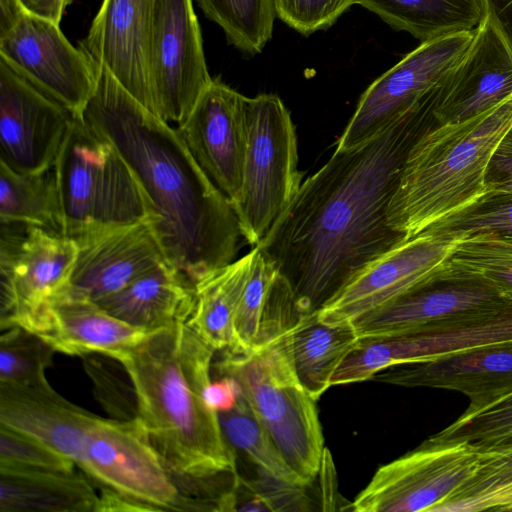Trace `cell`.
I'll list each match as a JSON object with an SVG mask.
<instances>
[{
  "instance_id": "cell-34",
  "label": "cell",
  "mask_w": 512,
  "mask_h": 512,
  "mask_svg": "<svg viewBox=\"0 0 512 512\" xmlns=\"http://www.w3.org/2000/svg\"><path fill=\"white\" fill-rule=\"evenodd\" d=\"M228 41L249 54L261 52L271 39L276 16L273 0H196Z\"/></svg>"
},
{
  "instance_id": "cell-3",
  "label": "cell",
  "mask_w": 512,
  "mask_h": 512,
  "mask_svg": "<svg viewBox=\"0 0 512 512\" xmlns=\"http://www.w3.org/2000/svg\"><path fill=\"white\" fill-rule=\"evenodd\" d=\"M214 352L181 321L150 332L115 359L131 380L136 417L154 448L193 489L237 473L235 451L205 395Z\"/></svg>"
},
{
  "instance_id": "cell-33",
  "label": "cell",
  "mask_w": 512,
  "mask_h": 512,
  "mask_svg": "<svg viewBox=\"0 0 512 512\" xmlns=\"http://www.w3.org/2000/svg\"><path fill=\"white\" fill-rule=\"evenodd\" d=\"M251 271L234 317L235 351H249L275 338L271 329V286L277 273L255 246Z\"/></svg>"
},
{
  "instance_id": "cell-26",
  "label": "cell",
  "mask_w": 512,
  "mask_h": 512,
  "mask_svg": "<svg viewBox=\"0 0 512 512\" xmlns=\"http://www.w3.org/2000/svg\"><path fill=\"white\" fill-rule=\"evenodd\" d=\"M99 496L79 473L0 463V512H97Z\"/></svg>"
},
{
  "instance_id": "cell-13",
  "label": "cell",
  "mask_w": 512,
  "mask_h": 512,
  "mask_svg": "<svg viewBox=\"0 0 512 512\" xmlns=\"http://www.w3.org/2000/svg\"><path fill=\"white\" fill-rule=\"evenodd\" d=\"M479 458L462 444L431 445L380 466L350 504L357 512H434L471 474Z\"/></svg>"
},
{
  "instance_id": "cell-7",
  "label": "cell",
  "mask_w": 512,
  "mask_h": 512,
  "mask_svg": "<svg viewBox=\"0 0 512 512\" xmlns=\"http://www.w3.org/2000/svg\"><path fill=\"white\" fill-rule=\"evenodd\" d=\"M242 185L233 208L242 236L256 246L301 185L297 137L289 110L274 94L246 98Z\"/></svg>"
},
{
  "instance_id": "cell-8",
  "label": "cell",
  "mask_w": 512,
  "mask_h": 512,
  "mask_svg": "<svg viewBox=\"0 0 512 512\" xmlns=\"http://www.w3.org/2000/svg\"><path fill=\"white\" fill-rule=\"evenodd\" d=\"M79 467L103 488L141 502L151 511H206L166 465L137 417L95 416Z\"/></svg>"
},
{
  "instance_id": "cell-36",
  "label": "cell",
  "mask_w": 512,
  "mask_h": 512,
  "mask_svg": "<svg viewBox=\"0 0 512 512\" xmlns=\"http://www.w3.org/2000/svg\"><path fill=\"white\" fill-rule=\"evenodd\" d=\"M423 231L451 238L492 233L512 239V194L485 189L475 201Z\"/></svg>"
},
{
  "instance_id": "cell-22",
  "label": "cell",
  "mask_w": 512,
  "mask_h": 512,
  "mask_svg": "<svg viewBox=\"0 0 512 512\" xmlns=\"http://www.w3.org/2000/svg\"><path fill=\"white\" fill-rule=\"evenodd\" d=\"M371 380L459 392L469 400L463 414L474 413L512 394V340L394 365Z\"/></svg>"
},
{
  "instance_id": "cell-17",
  "label": "cell",
  "mask_w": 512,
  "mask_h": 512,
  "mask_svg": "<svg viewBox=\"0 0 512 512\" xmlns=\"http://www.w3.org/2000/svg\"><path fill=\"white\" fill-rule=\"evenodd\" d=\"M510 299L490 280L447 261L434 278L352 323L360 338L396 335Z\"/></svg>"
},
{
  "instance_id": "cell-30",
  "label": "cell",
  "mask_w": 512,
  "mask_h": 512,
  "mask_svg": "<svg viewBox=\"0 0 512 512\" xmlns=\"http://www.w3.org/2000/svg\"><path fill=\"white\" fill-rule=\"evenodd\" d=\"M0 220L5 224L36 226L63 235L54 167L19 173L0 162Z\"/></svg>"
},
{
  "instance_id": "cell-9",
  "label": "cell",
  "mask_w": 512,
  "mask_h": 512,
  "mask_svg": "<svg viewBox=\"0 0 512 512\" xmlns=\"http://www.w3.org/2000/svg\"><path fill=\"white\" fill-rule=\"evenodd\" d=\"M474 31L421 42L361 95L336 151L356 148L404 115L434 105L440 87L468 49Z\"/></svg>"
},
{
  "instance_id": "cell-45",
  "label": "cell",
  "mask_w": 512,
  "mask_h": 512,
  "mask_svg": "<svg viewBox=\"0 0 512 512\" xmlns=\"http://www.w3.org/2000/svg\"><path fill=\"white\" fill-rule=\"evenodd\" d=\"M486 3L512 41V0H486Z\"/></svg>"
},
{
  "instance_id": "cell-14",
  "label": "cell",
  "mask_w": 512,
  "mask_h": 512,
  "mask_svg": "<svg viewBox=\"0 0 512 512\" xmlns=\"http://www.w3.org/2000/svg\"><path fill=\"white\" fill-rule=\"evenodd\" d=\"M0 57L75 117H82L95 90V68L58 23L24 10L0 31Z\"/></svg>"
},
{
  "instance_id": "cell-1",
  "label": "cell",
  "mask_w": 512,
  "mask_h": 512,
  "mask_svg": "<svg viewBox=\"0 0 512 512\" xmlns=\"http://www.w3.org/2000/svg\"><path fill=\"white\" fill-rule=\"evenodd\" d=\"M432 108L404 115L356 148L335 150L256 245L288 281L302 313L318 310L406 238L390 227L388 207L411 147L436 124Z\"/></svg>"
},
{
  "instance_id": "cell-32",
  "label": "cell",
  "mask_w": 512,
  "mask_h": 512,
  "mask_svg": "<svg viewBox=\"0 0 512 512\" xmlns=\"http://www.w3.org/2000/svg\"><path fill=\"white\" fill-rule=\"evenodd\" d=\"M512 512V449L479 452L471 474L434 512Z\"/></svg>"
},
{
  "instance_id": "cell-10",
  "label": "cell",
  "mask_w": 512,
  "mask_h": 512,
  "mask_svg": "<svg viewBox=\"0 0 512 512\" xmlns=\"http://www.w3.org/2000/svg\"><path fill=\"white\" fill-rule=\"evenodd\" d=\"M512 340V299L454 316L409 332L360 338L334 374L338 385L371 380L394 365Z\"/></svg>"
},
{
  "instance_id": "cell-19",
  "label": "cell",
  "mask_w": 512,
  "mask_h": 512,
  "mask_svg": "<svg viewBox=\"0 0 512 512\" xmlns=\"http://www.w3.org/2000/svg\"><path fill=\"white\" fill-rule=\"evenodd\" d=\"M512 96V41L487 6L473 39L439 89L436 124L485 112Z\"/></svg>"
},
{
  "instance_id": "cell-18",
  "label": "cell",
  "mask_w": 512,
  "mask_h": 512,
  "mask_svg": "<svg viewBox=\"0 0 512 512\" xmlns=\"http://www.w3.org/2000/svg\"><path fill=\"white\" fill-rule=\"evenodd\" d=\"M246 98L219 79H212L188 117L177 126L196 162L232 206L242 185Z\"/></svg>"
},
{
  "instance_id": "cell-4",
  "label": "cell",
  "mask_w": 512,
  "mask_h": 512,
  "mask_svg": "<svg viewBox=\"0 0 512 512\" xmlns=\"http://www.w3.org/2000/svg\"><path fill=\"white\" fill-rule=\"evenodd\" d=\"M512 126V96L466 120L435 124L413 144L388 207L406 238L480 197L498 143Z\"/></svg>"
},
{
  "instance_id": "cell-2",
  "label": "cell",
  "mask_w": 512,
  "mask_h": 512,
  "mask_svg": "<svg viewBox=\"0 0 512 512\" xmlns=\"http://www.w3.org/2000/svg\"><path fill=\"white\" fill-rule=\"evenodd\" d=\"M95 90L82 117L136 175L167 260L192 282L234 261L242 236L229 199L196 162L177 128L142 106L93 62Z\"/></svg>"
},
{
  "instance_id": "cell-12",
  "label": "cell",
  "mask_w": 512,
  "mask_h": 512,
  "mask_svg": "<svg viewBox=\"0 0 512 512\" xmlns=\"http://www.w3.org/2000/svg\"><path fill=\"white\" fill-rule=\"evenodd\" d=\"M150 74L156 115L182 124L213 79L193 0H154Z\"/></svg>"
},
{
  "instance_id": "cell-39",
  "label": "cell",
  "mask_w": 512,
  "mask_h": 512,
  "mask_svg": "<svg viewBox=\"0 0 512 512\" xmlns=\"http://www.w3.org/2000/svg\"><path fill=\"white\" fill-rule=\"evenodd\" d=\"M305 487L287 484L258 473L256 479L240 475L235 489L237 511H306L310 499Z\"/></svg>"
},
{
  "instance_id": "cell-25",
  "label": "cell",
  "mask_w": 512,
  "mask_h": 512,
  "mask_svg": "<svg viewBox=\"0 0 512 512\" xmlns=\"http://www.w3.org/2000/svg\"><path fill=\"white\" fill-rule=\"evenodd\" d=\"M195 300L194 283L166 262L95 303L117 319L152 332L187 321Z\"/></svg>"
},
{
  "instance_id": "cell-27",
  "label": "cell",
  "mask_w": 512,
  "mask_h": 512,
  "mask_svg": "<svg viewBox=\"0 0 512 512\" xmlns=\"http://www.w3.org/2000/svg\"><path fill=\"white\" fill-rule=\"evenodd\" d=\"M360 337L352 322L324 323L317 310L302 313L290 329V347L296 374L317 401L331 387L332 377Z\"/></svg>"
},
{
  "instance_id": "cell-43",
  "label": "cell",
  "mask_w": 512,
  "mask_h": 512,
  "mask_svg": "<svg viewBox=\"0 0 512 512\" xmlns=\"http://www.w3.org/2000/svg\"><path fill=\"white\" fill-rule=\"evenodd\" d=\"M208 405L217 413L232 409L238 402L240 390L236 382L226 376L211 381L206 389Z\"/></svg>"
},
{
  "instance_id": "cell-44",
  "label": "cell",
  "mask_w": 512,
  "mask_h": 512,
  "mask_svg": "<svg viewBox=\"0 0 512 512\" xmlns=\"http://www.w3.org/2000/svg\"><path fill=\"white\" fill-rule=\"evenodd\" d=\"M23 9L35 16L60 23L66 7L72 0H18Z\"/></svg>"
},
{
  "instance_id": "cell-23",
  "label": "cell",
  "mask_w": 512,
  "mask_h": 512,
  "mask_svg": "<svg viewBox=\"0 0 512 512\" xmlns=\"http://www.w3.org/2000/svg\"><path fill=\"white\" fill-rule=\"evenodd\" d=\"M95 416L66 400L47 380L32 385L0 383V424L36 438L77 466Z\"/></svg>"
},
{
  "instance_id": "cell-16",
  "label": "cell",
  "mask_w": 512,
  "mask_h": 512,
  "mask_svg": "<svg viewBox=\"0 0 512 512\" xmlns=\"http://www.w3.org/2000/svg\"><path fill=\"white\" fill-rule=\"evenodd\" d=\"M74 117L0 57V162L19 173L51 168Z\"/></svg>"
},
{
  "instance_id": "cell-21",
  "label": "cell",
  "mask_w": 512,
  "mask_h": 512,
  "mask_svg": "<svg viewBox=\"0 0 512 512\" xmlns=\"http://www.w3.org/2000/svg\"><path fill=\"white\" fill-rule=\"evenodd\" d=\"M76 243L78 256L65 293L94 302L169 262L154 218L93 234Z\"/></svg>"
},
{
  "instance_id": "cell-24",
  "label": "cell",
  "mask_w": 512,
  "mask_h": 512,
  "mask_svg": "<svg viewBox=\"0 0 512 512\" xmlns=\"http://www.w3.org/2000/svg\"><path fill=\"white\" fill-rule=\"evenodd\" d=\"M57 352L73 356L99 353L116 359L150 332L127 324L94 301L63 293L25 328Z\"/></svg>"
},
{
  "instance_id": "cell-6",
  "label": "cell",
  "mask_w": 512,
  "mask_h": 512,
  "mask_svg": "<svg viewBox=\"0 0 512 512\" xmlns=\"http://www.w3.org/2000/svg\"><path fill=\"white\" fill-rule=\"evenodd\" d=\"M63 235L78 241L155 215L133 170L104 135L74 117L54 162Z\"/></svg>"
},
{
  "instance_id": "cell-37",
  "label": "cell",
  "mask_w": 512,
  "mask_h": 512,
  "mask_svg": "<svg viewBox=\"0 0 512 512\" xmlns=\"http://www.w3.org/2000/svg\"><path fill=\"white\" fill-rule=\"evenodd\" d=\"M56 350L36 333L20 326L0 337V383L32 385L46 379Z\"/></svg>"
},
{
  "instance_id": "cell-42",
  "label": "cell",
  "mask_w": 512,
  "mask_h": 512,
  "mask_svg": "<svg viewBox=\"0 0 512 512\" xmlns=\"http://www.w3.org/2000/svg\"><path fill=\"white\" fill-rule=\"evenodd\" d=\"M486 189L512 194V126L495 148L485 175Z\"/></svg>"
},
{
  "instance_id": "cell-5",
  "label": "cell",
  "mask_w": 512,
  "mask_h": 512,
  "mask_svg": "<svg viewBox=\"0 0 512 512\" xmlns=\"http://www.w3.org/2000/svg\"><path fill=\"white\" fill-rule=\"evenodd\" d=\"M290 329L249 351H223L213 366L236 382L286 461L310 486L320 472L324 437L316 401L294 368Z\"/></svg>"
},
{
  "instance_id": "cell-41",
  "label": "cell",
  "mask_w": 512,
  "mask_h": 512,
  "mask_svg": "<svg viewBox=\"0 0 512 512\" xmlns=\"http://www.w3.org/2000/svg\"><path fill=\"white\" fill-rule=\"evenodd\" d=\"M277 17L304 35L332 26L357 0H273Z\"/></svg>"
},
{
  "instance_id": "cell-29",
  "label": "cell",
  "mask_w": 512,
  "mask_h": 512,
  "mask_svg": "<svg viewBox=\"0 0 512 512\" xmlns=\"http://www.w3.org/2000/svg\"><path fill=\"white\" fill-rule=\"evenodd\" d=\"M357 4L421 42L474 31L487 10L486 0H357Z\"/></svg>"
},
{
  "instance_id": "cell-28",
  "label": "cell",
  "mask_w": 512,
  "mask_h": 512,
  "mask_svg": "<svg viewBox=\"0 0 512 512\" xmlns=\"http://www.w3.org/2000/svg\"><path fill=\"white\" fill-rule=\"evenodd\" d=\"M254 248L194 283L195 305L187 324L215 351H235L234 317L249 277Z\"/></svg>"
},
{
  "instance_id": "cell-35",
  "label": "cell",
  "mask_w": 512,
  "mask_h": 512,
  "mask_svg": "<svg viewBox=\"0 0 512 512\" xmlns=\"http://www.w3.org/2000/svg\"><path fill=\"white\" fill-rule=\"evenodd\" d=\"M423 442L431 445L465 443L478 452L512 449V394L477 412L462 413Z\"/></svg>"
},
{
  "instance_id": "cell-20",
  "label": "cell",
  "mask_w": 512,
  "mask_h": 512,
  "mask_svg": "<svg viewBox=\"0 0 512 512\" xmlns=\"http://www.w3.org/2000/svg\"><path fill=\"white\" fill-rule=\"evenodd\" d=\"M153 6L154 0H103L79 48L156 115L150 74Z\"/></svg>"
},
{
  "instance_id": "cell-15",
  "label": "cell",
  "mask_w": 512,
  "mask_h": 512,
  "mask_svg": "<svg viewBox=\"0 0 512 512\" xmlns=\"http://www.w3.org/2000/svg\"><path fill=\"white\" fill-rule=\"evenodd\" d=\"M463 238L422 231L358 271L318 310L327 324L352 322L437 276Z\"/></svg>"
},
{
  "instance_id": "cell-40",
  "label": "cell",
  "mask_w": 512,
  "mask_h": 512,
  "mask_svg": "<svg viewBox=\"0 0 512 512\" xmlns=\"http://www.w3.org/2000/svg\"><path fill=\"white\" fill-rule=\"evenodd\" d=\"M0 463L72 472L74 462L45 443L0 424Z\"/></svg>"
},
{
  "instance_id": "cell-31",
  "label": "cell",
  "mask_w": 512,
  "mask_h": 512,
  "mask_svg": "<svg viewBox=\"0 0 512 512\" xmlns=\"http://www.w3.org/2000/svg\"><path fill=\"white\" fill-rule=\"evenodd\" d=\"M218 417L228 444L246 456L258 473L290 485L309 487L286 461L241 392L236 405L218 413Z\"/></svg>"
},
{
  "instance_id": "cell-11",
  "label": "cell",
  "mask_w": 512,
  "mask_h": 512,
  "mask_svg": "<svg viewBox=\"0 0 512 512\" xmlns=\"http://www.w3.org/2000/svg\"><path fill=\"white\" fill-rule=\"evenodd\" d=\"M1 328H26L65 293L78 256L76 241L24 224L1 223Z\"/></svg>"
},
{
  "instance_id": "cell-38",
  "label": "cell",
  "mask_w": 512,
  "mask_h": 512,
  "mask_svg": "<svg viewBox=\"0 0 512 512\" xmlns=\"http://www.w3.org/2000/svg\"><path fill=\"white\" fill-rule=\"evenodd\" d=\"M448 262L490 280L512 297V239L492 233L465 237Z\"/></svg>"
}]
</instances>
